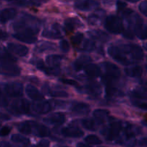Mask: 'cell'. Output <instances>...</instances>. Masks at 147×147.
I'll use <instances>...</instances> for the list:
<instances>
[{"label": "cell", "mask_w": 147, "mask_h": 147, "mask_svg": "<svg viewBox=\"0 0 147 147\" xmlns=\"http://www.w3.org/2000/svg\"><path fill=\"white\" fill-rule=\"evenodd\" d=\"M105 27L111 33L118 34L123 31V24L121 19L115 15H109L105 21Z\"/></svg>", "instance_id": "1"}, {"label": "cell", "mask_w": 147, "mask_h": 147, "mask_svg": "<svg viewBox=\"0 0 147 147\" xmlns=\"http://www.w3.org/2000/svg\"><path fill=\"white\" fill-rule=\"evenodd\" d=\"M9 111L15 116L28 114L30 111V103L26 99L14 100L10 106Z\"/></svg>", "instance_id": "2"}, {"label": "cell", "mask_w": 147, "mask_h": 147, "mask_svg": "<svg viewBox=\"0 0 147 147\" xmlns=\"http://www.w3.org/2000/svg\"><path fill=\"white\" fill-rule=\"evenodd\" d=\"M123 128V124L121 121L113 122L106 129L101 131V134L105 136L106 140L113 141L119 136L121 130Z\"/></svg>", "instance_id": "3"}, {"label": "cell", "mask_w": 147, "mask_h": 147, "mask_svg": "<svg viewBox=\"0 0 147 147\" xmlns=\"http://www.w3.org/2000/svg\"><path fill=\"white\" fill-rule=\"evenodd\" d=\"M122 52L125 54L130 55L131 57L136 60H141L144 57V52L139 45L132 44L122 45L119 46Z\"/></svg>", "instance_id": "4"}, {"label": "cell", "mask_w": 147, "mask_h": 147, "mask_svg": "<svg viewBox=\"0 0 147 147\" xmlns=\"http://www.w3.org/2000/svg\"><path fill=\"white\" fill-rule=\"evenodd\" d=\"M108 53L112 58L123 65H129L132 63L117 46H110L108 49Z\"/></svg>", "instance_id": "5"}, {"label": "cell", "mask_w": 147, "mask_h": 147, "mask_svg": "<svg viewBox=\"0 0 147 147\" xmlns=\"http://www.w3.org/2000/svg\"><path fill=\"white\" fill-rule=\"evenodd\" d=\"M64 31L61 26L57 23L52 24L50 27L45 29L42 35L46 38L60 39L64 35Z\"/></svg>", "instance_id": "6"}, {"label": "cell", "mask_w": 147, "mask_h": 147, "mask_svg": "<svg viewBox=\"0 0 147 147\" xmlns=\"http://www.w3.org/2000/svg\"><path fill=\"white\" fill-rule=\"evenodd\" d=\"M4 91L9 97H20L23 94V85L17 82L8 83L4 86Z\"/></svg>", "instance_id": "7"}, {"label": "cell", "mask_w": 147, "mask_h": 147, "mask_svg": "<svg viewBox=\"0 0 147 147\" xmlns=\"http://www.w3.org/2000/svg\"><path fill=\"white\" fill-rule=\"evenodd\" d=\"M37 33L38 32L31 30H22L13 34V37L23 42L32 44L37 41V37H35V34Z\"/></svg>", "instance_id": "8"}, {"label": "cell", "mask_w": 147, "mask_h": 147, "mask_svg": "<svg viewBox=\"0 0 147 147\" xmlns=\"http://www.w3.org/2000/svg\"><path fill=\"white\" fill-rule=\"evenodd\" d=\"M21 73V69L14 64L0 65V75L7 76H18Z\"/></svg>", "instance_id": "9"}, {"label": "cell", "mask_w": 147, "mask_h": 147, "mask_svg": "<svg viewBox=\"0 0 147 147\" xmlns=\"http://www.w3.org/2000/svg\"><path fill=\"white\" fill-rule=\"evenodd\" d=\"M99 6V3L94 0H78L74 4L77 9L81 11H90Z\"/></svg>", "instance_id": "10"}, {"label": "cell", "mask_w": 147, "mask_h": 147, "mask_svg": "<svg viewBox=\"0 0 147 147\" xmlns=\"http://www.w3.org/2000/svg\"><path fill=\"white\" fill-rule=\"evenodd\" d=\"M65 116L63 113H55L45 118L44 121L47 124L53 126H60L65 121Z\"/></svg>", "instance_id": "11"}, {"label": "cell", "mask_w": 147, "mask_h": 147, "mask_svg": "<svg viewBox=\"0 0 147 147\" xmlns=\"http://www.w3.org/2000/svg\"><path fill=\"white\" fill-rule=\"evenodd\" d=\"M102 66L106 71V76L118 79L121 75L120 69L113 63H110V62H104L102 64Z\"/></svg>", "instance_id": "12"}, {"label": "cell", "mask_w": 147, "mask_h": 147, "mask_svg": "<svg viewBox=\"0 0 147 147\" xmlns=\"http://www.w3.org/2000/svg\"><path fill=\"white\" fill-rule=\"evenodd\" d=\"M61 133L63 136L70 138H80L84 135L83 131L77 126H70L62 129Z\"/></svg>", "instance_id": "13"}, {"label": "cell", "mask_w": 147, "mask_h": 147, "mask_svg": "<svg viewBox=\"0 0 147 147\" xmlns=\"http://www.w3.org/2000/svg\"><path fill=\"white\" fill-rule=\"evenodd\" d=\"M7 48L9 51L20 57H24L27 55L29 53V49L26 46L22 45L20 44H16V43L9 42L7 44Z\"/></svg>", "instance_id": "14"}, {"label": "cell", "mask_w": 147, "mask_h": 147, "mask_svg": "<svg viewBox=\"0 0 147 147\" xmlns=\"http://www.w3.org/2000/svg\"><path fill=\"white\" fill-rule=\"evenodd\" d=\"M53 109L52 103L49 101H42L32 105V110L39 114H45L51 111Z\"/></svg>", "instance_id": "15"}, {"label": "cell", "mask_w": 147, "mask_h": 147, "mask_svg": "<svg viewBox=\"0 0 147 147\" xmlns=\"http://www.w3.org/2000/svg\"><path fill=\"white\" fill-rule=\"evenodd\" d=\"M36 67L45 73L46 75H52V76H57L60 74V69L58 67H47L45 65L44 63L42 60H37L34 61Z\"/></svg>", "instance_id": "16"}, {"label": "cell", "mask_w": 147, "mask_h": 147, "mask_svg": "<svg viewBox=\"0 0 147 147\" xmlns=\"http://www.w3.org/2000/svg\"><path fill=\"white\" fill-rule=\"evenodd\" d=\"M31 122L32 126L34 129V133L36 136H39V137H46V136H50V131L47 126L37 123V122Z\"/></svg>", "instance_id": "17"}, {"label": "cell", "mask_w": 147, "mask_h": 147, "mask_svg": "<svg viewBox=\"0 0 147 147\" xmlns=\"http://www.w3.org/2000/svg\"><path fill=\"white\" fill-rule=\"evenodd\" d=\"M17 10L14 8H6L0 11V23H6L12 20L17 15Z\"/></svg>", "instance_id": "18"}, {"label": "cell", "mask_w": 147, "mask_h": 147, "mask_svg": "<svg viewBox=\"0 0 147 147\" xmlns=\"http://www.w3.org/2000/svg\"><path fill=\"white\" fill-rule=\"evenodd\" d=\"M26 93L31 99L34 100H40L44 98V96L40 93L37 88L32 85H27L25 89Z\"/></svg>", "instance_id": "19"}, {"label": "cell", "mask_w": 147, "mask_h": 147, "mask_svg": "<svg viewBox=\"0 0 147 147\" xmlns=\"http://www.w3.org/2000/svg\"><path fill=\"white\" fill-rule=\"evenodd\" d=\"M134 31L135 34L141 40L147 39V25L143 21L139 22L134 27Z\"/></svg>", "instance_id": "20"}, {"label": "cell", "mask_w": 147, "mask_h": 147, "mask_svg": "<svg viewBox=\"0 0 147 147\" xmlns=\"http://www.w3.org/2000/svg\"><path fill=\"white\" fill-rule=\"evenodd\" d=\"M72 111L76 115H86L90 112V106L85 103H77L72 107Z\"/></svg>", "instance_id": "21"}, {"label": "cell", "mask_w": 147, "mask_h": 147, "mask_svg": "<svg viewBox=\"0 0 147 147\" xmlns=\"http://www.w3.org/2000/svg\"><path fill=\"white\" fill-rule=\"evenodd\" d=\"M88 35L90 36L91 38L94 39V40H99V41H101L105 42H107L108 40H109V39L111 38L110 36L108 34H106L104 32L101 31V30H91V31H89L88 32Z\"/></svg>", "instance_id": "22"}, {"label": "cell", "mask_w": 147, "mask_h": 147, "mask_svg": "<svg viewBox=\"0 0 147 147\" xmlns=\"http://www.w3.org/2000/svg\"><path fill=\"white\" fill-rule=\"evenodd\" d=\"M85 72L90 77H98L101 74V70L97 65L88 63L84 67Z\"/></svg>", "instance_id": "23"}, {"label": "cell", "mask_w": 147, "mask_h": 147, "mask_svg": "<svg viewBox=\"0 0 147 147\" xmlns=\"http://www.w3.org/2000/svg\"><path fill=\"white\" fill-rule=\"evenodd\" d=\"M109 111L104 109H97L93 112V116L99 123H103L109 119Z\"/></svg>", "instance_id": "24"}, {"label": "cell", "mask_w": 147, "mask_h": 147, "mask_svg": "<svg viewBox=\"0 0 147 147\" xmlns=\"http://www.w3.org/2000/svg\"><path fill=\"white\" fill-rule=\"evenodd\" d=\"M63 56L60 55H50L46 57V63L51 67H57L61 63Z\"/></svg>", "instance_id": "25"}, {"label": "cell", "mask_w": 147, "mask_h": 147, "mask_svg": "<svg viewBox=\"0 0 147 147\" xmlns=\"http://www.w3.org/2000/svg\"><path fill=\"white\" fill-rule=\"evenodd\" d=\"M56 49L55 44L48 42H42L39 43L34 48V52L36 53H43L47 50H54Z\"/></svg>", "instance_id": "26"}, {"label": "cell", "mask_w": 147, "mask_h": 147, "mask_svg": "<svg viewBox=\"0 0 147 147\" xmlns=\"http://www.w3.org/2000/svg\"><path fill=\"white\" fill-rule=\"evenodd\" d=\"M11 139L15 144L20 147H26L28 146L30 143V139L20 134L12 135Z\"/></svg>", "instance_id": "27"}, {"label": "cell", "mask_w": 147, "mask_h": 147, "mask_svg": "<svg viewBox=\"0 0 147 147\" xmlns=\"http://www.w3.org/2000/svg\"><path fill=\"white\" fill-rule=\"evenodd\" d=\"M92 61V59L89 56L81 55L74 63H73V67L76 71H79L83 68V66L87 63Z\"/></svg>", "instance_id": "28"}, {"label": "cell", "mask_w": 147, "mask_h": 147, "mask_svg": "<svg viewBox=\"0 0 147 147\" xmlns=\"http://www.w3.org/2000/svg\"><path fill=\"white\" fill-rule=\"evenodd\" d=\"M105 14V11L102 9H99L98 11H95L93 14L89 16L88 22L91 24H97L101 21L102 18Z\"/></svg>", "instance_id": "29"}, {"label": "cell", "mask_w": 147, "mask_h": 147, "mask_svg": "<svg viewBox=\"0 0 147 147\" xmlns=\"http://www.w3.org/2000/svg\"><path fill=\"white\" fill-rule=\"evenodd\" d=\"M125 73L129 77L138 78L142 74V68L141 66L136 65L125 69Z\"/></svg>", "instance_id": "30"}, {"label": "cell", "mask_w": 147, "mask_h": 147, "mask_svg": "<svg viewBox=\"0 0 147 147\" xmlns=\"http://www.w3.org/2000/svg\"><path fill=\"white\" fill-rule=\"evenodd\" d=\"M86 90L88 93L97 96L101 93V88L98 83H92L86 86Z\"/></svg>", "instance_id": "31"}, {"label": "cell", "mask_w": 147, "mask_h": 147, "mask_svg": "<svg viewBox=\"0 0 147 147\" xmlns=\"http://www.w3.org/2000/svg\"><path fill=\"white\" fill-rule=\"evenodd\" d=\"M80 23V21L77 20V19H73V18H70L67 19L65 21V29L66 32H73V30L76 28V25L79 24Z\"/></svg>", "instance_id": "32"}, {"label": "cell", "mask_w": 147, "mask_h": 147, "mask_svg": "<svg viewBox=\"0 0 147 147\" xmlns=\"http://www.w3.org/2000/svg\"><path fill=\"white\" fill-rule=\"evenodd\" d=\"M17 129L21 133L24 134H30L32 131V126L30 121H24L19 123Z\"/></svg>", "instance_id": "33"}, {"label": "cell", "mask_w": 147, "mask_h": 147, "mask_svg": "<svg viewBox=\"0 0 147 147\" xmlns=\"http://www.w3.org/2000/svg\"><path fill=\"white\" fill-rule=\"evenodd\" d=\"M17 60L15 57L7 53H1L0 54V62L1 64H13Z\"/></svg>", "instance_id": "34"}, {"label": "cell", "mask_w": 147, "mask_h": 147, "mask_svg": "<svg viewBox=\"0 0 147 147\" xmlns=\"http://www.w3.org/2000/svg\"><path fill=\"white\" fill-rule=\"evenodd\" d=\"M131 96L137 98L145 99L147 98V88L145 87H139L131 92Z\"/></svg>", "instance_id": "35"}, {"label": "cell", "mask_w": 147, "mask_h": 147, "mask_svg": "<svg viewBox=\"0 0 147 147\" xmlns=\"http://www.w3.org/2000/svg\"><path fill=\"white\" fill-rule=\"evenodd\" d=\"M45 92L50 95L53 97H60V98H67L68 97V93L67 92L64 91V90H51L48 86H46Z\"/></svg>", "instance_id": "36"}, {"label": "cell", "mask_w": 147, "mask_h": 147, "mask_svg": "<svg viewBox=\"0 0 147 147\" xmlns=\"http://www.w3.org/2000/svg\"><path fill=\"white\" fill-rule=\"evenodd\" d=\"M5 1H9L18 6H22V7H27V6H35L38 5L37 1L34 0H5Z\"/></svg>", "instance_id": "37"}, {"label": "cell", "mask_w": 147, "mask_h": 147, "mask_svg": "<svg viewBox=\"0 0 147 147\" xmlns=\"http://www.w3.org/2000/svg\"><path fill=\"white\" fill-rule=\"evenodd\" d=\"M82 125L85 129L90 131H96L97 129L96 128V122L92 119H84L81 121Z\"/></svg>", "instance_id": "38"}, {"label": "cell", "mask_w": 147, "mask_h": 147, "mask_svg": "<svg viewBox=\"0 0 147 147\" xmlns=\"http://www.w3.org/2000/svg\"><path fill=\"white\" fill-rule=\"evenodd\" d=\"M85 142L89 144L98 145L101 144L102 141L96 135H88L85 138Z\"/></svg>", "instance_id": "39"}, {"label": "cell", "mask_w": 147, "mask_h": 147, "mask_svg": "<svg viewBox=\"0 0 147 147\" xmlns=\"http://www.w3.org/2000/svg\"><path fill=\"white\" fill-rule=\"evenodd\" d=\"M96 48V45L94 42L90 40H86L83 42L82 50L87 52H91Z\"/></svg>", "instance_id": "40"}, {"label": "cell", "mask_w": 147, "mask_h": 147, "mask_svg": "<svg viewBox=\"0 0 147 147\" xmlns=\"http://www.w3.org/2000/svg\"><path fill=\"white\" fill-rule=\"evenodd\" d=\"M106 95L109 97H112V96H114L119 93V90L116 89V88L113 87V86H107L106 89Z\"/></svg>", "instance_id": "41"}, {"label": "cell", "mask_w": 147, "mask_h": 147, "mask_svg": "<svg viewBox=\"0 0 147 147\" xmlns=\"http://www.w3.org/2000/svg\"><path fill=\"white\" fill-rule=\"evenodd\" d=\"M83 40V34L82 33H77L76 34H75L73 37H72V43L75 45H78L80 44L82 42V40Z\"/></svg>", "instance_id": "42"}, {"label": "cell", "mask_w": 147, "mask_h": 147, "mask_svg": "<svg viewBox=\"0 0 147 147\" xmlns=\"http://www.w3.org/2000/svg\"><path fill=\"white\" fill-rule=\"evenodd\" d=\"M8 99L0 89V107H6L8 106Z\"/></svg>", "instance_id": "43"}, {"label": "cell", "mask_w": 147, "mask_h": 147, "mask_svg": "<svg viewBox=\"0 0 147 147\" xmlns=\"http://www.w3.org/2000/svg\"><path fill=\"white\" fill-rule=\"evenodd\" d=\"M60 48L63 53H67L70 50V45L67 41L63 40L60 42Z\"/></svg>", "instance_id": "44"}, {"label": "cell", "mask_w": 147, "mask_h": 147, "mask_svg": "<svg viewBox=\"0 0 147 147\" xmlns=\"http://www.w3.org/2000/svg\"><path fill=\"white\" fill-rule=\"evenodd\" d=\"M60 80L62 82V83H65V84H66V85H69V86H74V87H76V88L80 87L77 81H76V80H71V79L63 78V79H60Z\"/></svg>", "instance_id": "45"}, {"label": "cell", "mask_w": 147, "mask_h": 147, "mask_svg": "<svg viewBox=\"0 0 147 147\" xmlns=\"http://www.w3.org/2000/svg\"><path fill=\"white\" fill-rule=\"evenodd\" d=\"M139 9L141 12L147 17V1H144L141 3L139 6Z\"/></svg>", "instance_id": "46"}, {"label": "cell", "mask_w": 147, "mask_h": 147, "mask_svg": "<svg viewBox=\"0 0 147 147\" xmlns=\"http://www.w3.org/2000/svg\"><path fill=\"white\" fill-rule=\"evenodd\" d=\"M11 131V128L9 126H4L0 129V136H6Z\"/></svg>", "instance_id": "47"}, {"label": "cell", "mask_w": 147, "mask_h": 147, "mask_svg": "<svg viewBox=\"0 0 147 147\" xmlns=\"http://www.w3.org/2000/svg\"><path fill=\"white\" fill-rule=\"evenodd\" d=\"M123 37H126V38H128V39H134V34L133 33V32L131 30V29H128V30H125L124 32H123Z\"/></svg>", "instance_id": "48"}, {"label": "cell", "mask_w": 147, "mask_h": 147, "mask_svg": "<svg viewBox=\"0 0 147 147\" xmlns=\"http://www.w3.org/2000/svg\"><path fill=\"white\" fill-rule=\"evenodd\" d=\"M50 145V142L47 140H42L37 145H34V146H32L30 147H49Z\"/></svg>", "instance_id": "49"}, {"label": "cell", "mask_w": 147, "mask_h": 147, "mask_svg": "<svg viewBox=\"0 0 147 147\" xmlns=\"http://www.w3.org/2000/svg\"><path fill=\"white\" fill-rule=\"evenodd\" d=\"M126 4L124 2H122V1H118L117 2V7L118 9L120 10V11H123V9H126Z\"/></svg>", "instance_id": "50"}, {"label": "cell", "mask_w": 147, "mask_h": 147, "mask_svg": "<svg viewBox=\"0 0 147 147\" xmlns=\"http://www.w3.org/2000/svg\"><path fill=\"white\" fill-rule=\"evenodd\" d=\"M9 35L6 32L2 31V30H0V40H6L7 38H8Z\"/></svg>", "instance_id": "51"}, {"label": "cell", "mask_w": 147, "mask_h": 147, "mask_svg": "<svg viewBox=\"0 0 147 147\" xmlns=\"http://www.w3.org/2000/svg\"><path fill=\"white\" fill-rule=\"evenodd\" d=\"M0 119L4 121H9L10 119V116L7 114H5V113H0Z\"/></svg>", "instance_id": "52"}, {"label": "cell", "mask_w": 147, "mask_h": 147, "mask_svg": "<svg viewBox=\"0 0 147 147\" xmlns=\"http://www.w3.org/2000/svg\"><path fill=\"white\" fill-rule=\"evenodd\" d=\"M0 147H14V146L7 142H0Z\"/></svg>", "instance_id": "53"}, {"label": "cell", "mask_w": 147, "mask_h": 147, "mask_svg": "<svg viewBox=\"0 0 147 147\" xmlns=\"http://www.w3.org/2000/svg\"><path fill=\"white\" fill-rule=\"evenodd\" d=\"M137 106L139 108H140L141 109H143V110L147 111V103H140V104H138Z\"/></svg>", "instance_id": "54"}, {"label": "cell", "mask_w": 147, "mask_h": 147, "mask_svg": "<svg viewBox=\"0 0 147 147\" xmlns=\"http://www.w3.org/2000/svg\"><path fill=\"white\" fill-rule=\"evenodd\" d=\"M77 147H91V146H89L88 145L84 144L83 143H78L77 144Z\"/></svg>", "instance_id": "55"}, {"label": "cell", "mask_w": 147, "mask_h": 147, "mask_svg": "<svg viewBox=\"0 0 147 147\" xmlns=\"http://www.w3.org/2000/svg\"><path fill=\"white\" fill-rule=\"evenodd\" d=\"M126 1H130V2H132V3H135V2H137V1H139V0H126Z\"/></svg>", "instance_id": "56"}, {"label": "cell", "mask_w": 147, "mask_h": 147, "mask_svg": "<svg viewBox=\"0 0 147 147\" xmlns=\"http://www.w3.org/2000/svg\"><path fill=\"white\" fill-rule=\"evenodd\" d=\"M146 72H147V66H146Z\"/></svg>", "instance_id": "57"}, {"label": "cell", "mask_w": 147, "mask_h": 147, "mask_svg": "<svg viewBox=\"0 0 147 147\" xmlns=\"http://www.w3.org/2000/svg\"><path fill=\"white\" fill-rule=\"evenodd\" d=\"M1 48H0V54H1Z\"/></svg>", "instance_id": "58"}, {"label": "cell", "mask_w": 147, "mask_h": 147, "mask_svg": "<svg viewBox=\"0 0 147 147\" xmlns=\"http://www.w3.org/2000/svg\"><path fill=\"white\" fill-rule=\"evenodd\" d=\"M146 146H147V139H146Z\"/></svg>", "instance_id": "59"}, {"label": "cell", "mask_w": 147, "mask_h": 147, "mask_svg": "<svg viewBox=\"0 0 147 147\" xmlns=\"http://www.w3.org/2000/svg\"><path fill=\"white\" fill-rule=\"evenodd\" d=\"M146 49H147V44H146Z\"/></svg>", "instance_id": "60"}, {"label": "cell", "mask_w": 147, "mask_h": 147, "mask_svg": "<svg viewBox=\"0 0 147 147\" xmlns=\"http://www.w3.org/2000/svg\"><path fill=\"white\" fill-rule=\"evenodd\" d=\"M63 147H67V146H63Z\"/></svg>", "instance_id": "61"}, {"label": "cell", "mask_w": 147, "mask_h": 147, "mask_svg": "<svg viewBox=\"0 0 147 147\" xmlns=\"http://www.w3.org/2000/svg\"><path fill=\"white\" fill-rule=\"evenodd\" d=\"M146 60H147V59H146Z\"/></svg>", "instance_id": "62"}]
</instances>
